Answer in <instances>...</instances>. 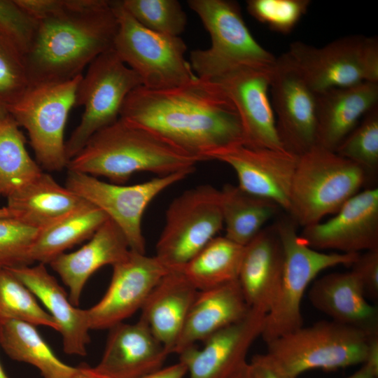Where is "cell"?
<instances>
[{
  "mask_svg": "<svg viewBox=\"0 0 378 378\" xmlns=\"http://www.w3.org/2000/svg\"><path fill=\"white\" fill-rule=\"evenodd\" d=\"M120 118L155 133L200 162L244 144L237 109L221 85L195 77L161 90L139 86L126 98Z\"/></svg>",
  "mask_w": 378,
  "mask_h": 378,
  "instance_id": "cell-1",
  "label": "cell"
},
{
  "mask_svg": "<svg viewBox=\"0 0 378 378\" xmlns=\"http://www.w3.org/2000/svg\"><path fill=\"white\" fill-rule=\"evenodd\" d=\"M34 20L26 52L31 85L81 76L94 59L113 48L118 30L108 0H51L48 10Z\"/></svg>",
  "mask_w": 378,
  "mask_h": 378,
  "instance_id": "cell-2",
  "label": "cell"
},
{
  "mask_svg": "<svg viewBox=\"0 0 378 378\" xmlns=\"http://www.w3.org/2000/svg\"><path fill=\"white\" fill-rule=\"evenodd\" d=\"M199 162L151 131L119 118L94 134L66 168L122 184L137 172H192Z\"/></svg>",
  "mask_w": 378,
  "mask_h": 378,
  "instance_id": "cell-3",
  "label": "cell"
},
{
  "mask_svg": "<svg viewBox=\"0 0 378 378\" xmlns=\"http://www.w3.org/2000/svg\"><path fill=\"white\" fill-rule=\"evenodd\" d=\"M254 356L281 378H298L314 369L334 370L363 364L378 344L355 328L332 321H318L277 337Z\"/></svg>",
  "mask_w": 378,
  "mask_h": 378,
  "instance_id": "cell-4",
  "label": "cell"
},
{
  "mask_svg": "<svg viewBox=\"0 0 378 378\" xmlns=\"http://www.w3.org/2000/svg\"><path fill=\"white\" fill-rule=\"evenodd\" d=\"M211 38V46L190 52V66L200 78L216 80L242 68L270 69L276 57L253 36L239 4L230 0H189Z\"/></svg>",
  "mask_w": 378,
  "mask_h": 378,
  "instance_id": "cell-5",
  "label": "cell"
},
{
  "mask_svg": "<svg viewBox=\"0 0 378 378\" xmlns=\"http://www.w3.org/2000/svg\"><path fill=\"white\" fill-rule=\"evenodd\" d=\"M367 176L354 162L315 146L298 157L287 212L302 227L321 222L358 193Z\"/></svg>",
  "mask_w": 378,
  "mask_h": 378,
  "instance_id": "cell-6",
  "label": "cell"
},
{
  "mask_svg": "<svg viewBox=\"0 0 378 378\" xmlns=\"http://www.w3.org/2000/svg\"><path fill=\"white\" fill-rule=\"evenodd\" d=\"M281 241L284 262L281 281L267 314L260 337L267 344L303 326L301 302L309 285L322 271L337 265L351 267L359 253H325L309 246L289 217L274 223Z\"/></svg>",
  "mask_w": 378,
  "mask_h": 378,
  "instance_id": "cell-7",
  "label": "cell"
},
{
  "mask_svg": "<svg viewBox=\"0 0 378 378\" xmlns=\"http://www.w3.org/2000/svg\"><path fill=\"white\" fill-rule=\"evenodd\" d=\"M118 30L113 49L137 74L142 86L161 90L186 83L196 77L186 59L187 46L180 36L151 31L139 23L124 8L112 1Z\"/></svg>",
  "mask_w": 378,
  "mask_h": 378,
  "instance_id": "cell-8",
  "label": "cell"
},
{
  "mask_svg": "<svg viewBox=\"0 0 378 378\" xmlns=\"http://www.w3.org/2000/svg\"><path fill=\"white\" fill-rule=\"evenodd\" d=\"M81 77L31 85L20 99L6 106L18 125L27 130L37 163L48 171L67 167L64 130Z\"/></svg>",
  "mask_w": 378,
  "mask_h": 378,
  "instance_id": "cell-9",
  "label": "cell"
},
{
  "mask_svg": "<svg viewBox=\"0 0 378 378\" xmlns=\"http://www.w3.org/2000/svg\"><path fill=\"white\" fill-rule=\"evenodd\" d=\"M141 85L140 77L113 48L89 64L76 90L75 106H83L84 111L79 124L65 142L68 160L82 149L94 134L120 118L127 96Z\"/></svg>",
  "mask_w": 378,
  "mask_h": 378,
  "instance_id": "cell-10",
  "label": "cell"
},
{
  "mask_svg": "<svg viewBox=\"0 0 378 378\" xmlns=\"http://www.w3.org/2000/svg\"><path fill=\"white\" fill-rule=\"evenodd\" d=\"M285 55L316 94L364 81L378 83L377 37L347 36L322 47L294 41Z\"/></svg>",
  "mask_w": 378,
  "mask_h": 378,
  "instance_id": "cell-11",
  "label": "cell"
},
{
  "mask_svg": "<svg viewBox=\"0 0 378 378\" xmlns=\"http://www.w3.org/2000/svg\"><path fill=\"white\" fill-rule=\"evenodd\" d=\"M223 227L220 190L210 185L187 190L167 209L155 256L169 270H180Z\"/></svg>",
  "mask_w": 378,
  "mask_h": 378,
  "instance_id": "cell-12",
  "label": "cell"
},
{
  "mask_svg": "<svg viewBox=\"0 0 378 378\" xmlns=\"http://www.w3.org/2000/svg\"><path fill=\"white\" fill-rule=\"evenodd\" d=\"M190 173L179 172L141 183L125 186L69 171L66 187L104 211L122 230L131 251L146 253V242L141 230L144 211L157 195Z\"/></svg>",
  "mask_w": 378,
  "mask_h": 378,
  "instance_id": "cell-13",
  "label": "cell"
},
{
  "mask_svg": "<svg viewBox=\"0 0 378 378\" xmlns=\"http://www.w3.org/2000/svg\"><path fill=\"white\" fill-rule=\"evenodd\" d=\"M270 90L281 141L300 156L316 146V93L285 53L272 69Z\"/></svg>",
  "mask_w": 378,
  "mask_h": 378,
  "instance_id": "cell-14",
  "label": "cell"
},
{
  "mask_svg": "<svg viewBox=\"0 0 378 378\" xmlns=\"http://www.w3.org/2000/svg\"><path fill=\"white\" fill-rule=\"evenodd\" d=\"M112 267L106 293L86 309L90 330L110 329L141 309L152 289L170 270L155 255L131 250Z\"/></svg>",
  "mask_w": 378,
  "mask_h": 378,
  "instance_id": "cell-15",
  "label": "cell"
},
{
  "mask_svg": "<svg viewBox=\"0 0 378 378\" xmlns=\"http://www.w3.org/2000/svg\"><path fill=\"white\" fill-rule=\"evenodd\" d=\"M299 235L309 246L321 251L360 253L377 248V188L358 192L333 217L303 227Z\"/></svg>",
  "mask_w": 378,
  "mask_h": 378,
  "instance_id": "cell-16",
  "label": "cell"
},
{
  "mask_svg": "<svg viewBox=\"0 0 378 378\" xmlns=\"http://www.w3.org/2000/svg\"><path fill=\"white\" fill-rule=\"evenodd\" d=\"M298 157L285 149L251 148L241 144L218 151L211 160L230 166L242 190L270 200L288 211Z\"/></svg>",
  "mask_w": 378,
  "mask_h": 378,
  "instance_id": "cell-17",
  "label": "cell"
},
{
  "mask_svg": "<svg viewBox=\"0 0 378 378\" xmlns=\"http://www.w3.org/2000/svg\"><path fill=\"white\" fill-rule=\"evenodd\" d=\"M272 69L242 68L215 81L221 85L237 109L245 146L284 150L269 98Z\"/></svg>",
  "mask_w": 378,
  "mask_h": 378,
  "instance_id": "cell-18",
  "label": "cell"
},
{
  "mask_svg": "<svg viewBox=\"0 0 378 378\" xmlns=\"http://www.w3.org/2000/svg\"><path fill=\"white\" fill-rule=\"evenodd\" d=\"M266 314L253 309L240 321L224 328L203 341L182 351L179 361L189 378H229L246 363L248 351L260 337Z\"/></svg>",
  "mask_w": 378,
  "mask_h": 378,
  "instance_id": "cell-19",
  "label": "cell"
},
{
  "mask_svg": "<svg viewBox=\"0 0 378 378\" xmlns=\"http://www.w3.org/2000/svg\"><path fill=\"white\" fill-rule=\"evenodd\" d=\"M284 253L274 224L244 246L238 283L248 307L267 315L276 300L283 274Z\"/></svg>",
  "mask_w": 378,
  "mask_h": 378,
  "instance_id": "cell-20",
  "label": "cell"
},
{
  "mask_svg": "<svg viewBox=\"0 0 378 378\" xmlns=\"http://www.w3.org/2000/svg\"><path fill=\"white\" fill-rule=\"evenodd\" d=\"M312 306L331 321L378 337V308L370 304L362 285L351 271L329 273L315 280L309 288Z\"/></svg>",
  "mask_w": 378,
  "mask_h": 378,
  "instance_id": "cell-21",
  "label": "cell"
},
{
  "mask_svg": "<svg viewBox=\"0 0 378 378\" xmlns=\"http://www.w3.org/2000/svg\"><path fill=\"white\" fill-rule=\"evenodd\" d=\"M99 364L101 371L115 378H138L162 367L169 355L147 323H120L110 329Z\"/></svg>",
  "mask_w": 378,
  "mask_h": 378,
  "instance_id": "cell-22",
  "label": "cell"
},
{
  "mask_svg": "<svg viewBox=\"0 0 378 378\" xmlns=\"http://www.w3.org/2000/svg\"><path fill=\"white\" fill-rule=\"evenodd\" d=\"M377 106L378 83L364 81L317 93L316 146L335 151Z\"/></svg>",
  "mask_w": 378,
  "mask_h": 378,
  "instance_id": "cell-23",
  "label": "cell"
},
{
  "mask_svg": "<svg viewBox=\"0 0 378 378\" xmlns=\"http://www.w3.org/2000/svg\"><path fill=\"white\" fill-rule=\"evenodd\" d=\"M39 299L59 327L63 350L69 355L85 356L90 342L86 309L73 305L64 288L46 265L7 268Z\"/></svg>",
  "mask_w": 378,
  "mask_h": 378,
  "instance_id": "cell-24",
  "label": "cell"
},
{
  "mask_svg": "<svg viewBox=\"0 0 378 378\" xmlns=\"http://www.w3.org/2000/svg\"><path fill=\"white\" fill-rule=\"evenodd\" d=\"M130 251L123 232L108 218L86 244L74 252L59 255L49 265L68 287L69 299L76 307L89 278L99 268L122 260Z\"/></svg>",
  "mask_w": 378,
  "mask_h": 378,
  "instance_id": "cell-25",
  "label": "cell"
},
{
  "mask_svg": "<svg viewBox=\"0 0 378 378\" xmlns=\"http://www.w3.org/2000/svg\"><path fill=\"white\" fill-rule=\"evenodd\" d=\"M238 281L198 290L190 308L174 353L203 342L214 333L242 319L249 312Z\"/></svg>",
  "mask_w": 378,
  "mask_h": 378,
  "instance_id": "cell-26",
  "label": "cell"
},
{
  "mask_svg": "<svg viewBox=\"0 0 378 378\" xmlns=\"http://www.w3.org/2000/svg\"><path fill=\"white\" fill-rule=\"evenodd\" d=\"M197 292L180 270H172L152 289L140 309V318L169 354L174 353Z\"/></svg>",
  "mask_w": 378,
  "mask_h": 378,
  "instance_id": "cell-27",
  "label": "cell"
},
{
  "mask_svg": "<svg viewBox=\"0 0 378 378\" xmlns=\"http://www.w3.org/2000/svg\"><path fill=\"white\" fill-rule=\"evenodd\" d=\"M6 199L14 218L38 230L89 203L43 172Z\"/></svg>",
  "mask_w": 378,
  "mask_h": 378,
  "instance_id": "cell-28",
  "label": "cell"
},
{
  "mask_svg": "<svg viewBox=\"0 0 378 378\" xmlns=\"http://www.w3.org/2000/svg\"><path fill=\"white\" fill-rule=\"evenodd\" d=\"M0 346L13 360L36 368L43 378H71L77 367L58 358L36 326L15 319H0Z\"/></svg>",
  "mask_w": 378,
  "mask_h": 378,
  "instance_id": "cell-29",
  "label": "cell"
},
{
  "mask_svg": "<svg viewBox=\"0 0 378 378\" xmlns=\"http://www.w3.org/2000/svg\"><path fill=\"white\" fill-rule=\"evenodd\" d=\"M108 219L104 211L90 203L75 210L39 230L30 251L31 260L49 264L68 248L90 239Z\"/></svg>",
  "mask_w": 378,
  "mask_h": 378,
  "instance_id": "cell-30",
  "label": "cell"
},
{
  "mask_svg": "<svg viewBox=\"0 0 378 378\" xmlns=\"http://www.w3.org/2000/svg\"><path fill=\"white\" fill-rule=\"evenodd\" d=\"M220 192L225 237L243 246L280 209L274 202L249 194L238 186L226 184Z\"/></svg>",
  "mask_w": 378,
  "mask_h": 378,
  "instance_id": "cell-31",
  "label": "cell"
},
{
  "mask_svg": "<svg viewBox=\"0 0 378 378\" xmlns=\"http://www.w3.org/2000/svg\"><path fill=\"white\" fill-rule=\"evenodd\" d=\"M244 246L216 237L180 270L197 290L237 281Z\"/></svg>",
  "mask_w": 378,
  "mask_h": 378,
  "instance_id": "cell-32",
  "label": "cell"
},
{
  "mask_svg": "<svg viewBox=\"0 0 378 378\" xmlns=\"http://www.w3.org/2000/svg\"><path fill=\"white\" fill-rule=\"evenodd\" d=\"M42 172L27 150L20 126L8 113L0 120V197L7 198Z\"/></svg>",
  "mask_w": 378,
  "mask_h": 378,
  "instance_id": "cell-33",
  "label": "cell"
},
{
  "mask_svg": "<svg viewBox=\"0 0 378 378\" xmlns=\"http://www.w3.org/2000/svg\"><path fill=\"white\" fill-rule=\"evenodd\" d=\"M33 293L7 268L0 267V319H15L57 331L53 318L38 303Z\"/></svg>",
  "mask_w": 378,
  "mask_h": 378,
  "instance_id": "cell-34",
  "label": "cell"
},
{
  "mask_svg": "<svg viewBox=\"0 0 378 378\" xmlns=\"http://www.w3.org/2000/svg\"><path fill=\"white\" fill-rule=\"evenodd\" d=\"M26 48L19 38L0 23V103H15L30 87Z\"/></svg>",
  "mask_w": 378,
  "mask_h": 378,
  "instance_id": "cell-35",
  "label": "cell"
},
{
  "mask_svg": "<svg viewBox=\"0 0 378 378\" xmlns=\"http://www.w3.org/2000/svg\"><path fill=\"white\" fill-rule=\"evenodd\" d=\"M124 8L141 25L159 34L179 36L187 17L177 0H121Z\"/></svg>",
  "mask_w": 378,
  "mask_h": 378,
  "instance_id": "cell-36",
  "label": "cell"
},
{
  "mask_svg": "<svg viewBox=\"0 0 378 378\" xmlns=\"http://www.w3.org/2000/svg\"><path fill=\"white\" fill-rule=\"evenodd\" d=\"M335 152L368 175L378 169V106L370 111L340 143Z\"/></svg>",
  "mask_w": 378,
  "mask_h": 378,
  "instance_id": "cell-37",
  "label": "cell"
},
{
  "mask_svg": "<svg viewBox=\"0 0 378 378\" xmlns=\"http://www.w3.org/2000/svg\"><path fill=\"white\" fill-rule=\"evenodd\" d=\"M38 232L14 217L0 218V267L14 268L32 264L30 251Z\"/></svg>",
  "mask_w": 378,
  "mask_h": 378,
  "instance_id": "cell-38",
  "label": "cell"
},
{
  "mask_svg": "<svg viewBox=\"0 0 378 378\" xmlns=\"http://www.w3.org/2000/svg\"><path fill=\"white\" fill-rule=\"evenodd\" d=\"M310 4L309 0H248L246 9L271 30L287 34L307 13Z\"/></svg>",
  "mask_w": 378,
  "mask_h": 378,
  "instance_id": "cell-39",
  "label": "cell"
},
{
  "mask_svg": "<svg viewBox=\"0 0 378 378\" xmlns=\"http://www.w3.org/2000/svg\"><path fill=\"white\" fill-rule=\"evenodd\" d=\"M0 23L19 38L27 52L34 32L35 20L16 0H0Z\"/></svg>",
  "mask_w": 378,
  "mask_h": 378,
  "instance_id": "cell-40",
  "label": "cell"
},
{
  "mask_svg": "<svg viewBox=\"0 0 378 378\" xmlns=\"http://www.w3.org/2000/svg\"><path fill=\"white\" fill-rule=\"evenodd\" d=\"M351 271L359 279L367 298L378 299V248L359 253L351 265Z\"/></svg>",
  "mask_w": 378,
  "mask_h": 378,
  "instance_id": "cell-41",
  "label": "cell"
},
{
  "mask_svg": "<svg viewBox=\"0 0 378 378\" xmlns=\"http://www.w3.org/2000/svg\"><path fill=\"white\" fill-rule=\"evenodd\" d=\"M187 374L186 366L181 361L162 367L155 371L142 375L138 378H185Z\"/></svg>",
  "mask_w": 378,
  "mask_h": 378,
  "instance_id": "cell-42",
  "label": "cell"
},
{
  "mask_svg": "<svg viewBox=\"0 0 378 378\" xmlns=\"http://www.w3.org/2000/svg\"><path fill=\"white\" fill-rule=\"evenodd\" d=\"M346 378H378V346L372 349L368 360L360 369Z\"/></svg>",
  "mask_w": 378,
  "mask_h": 378,
  "instance_id": "cell-43",
  "label": "cell"
},
{
  "mask_svg": "<svg viewBox=\"0 0 378 378\" xmlns=\"http://www.w3.org/2000/svg\"><path fill=\"white\" fill-rule=\"evenodd\" d=\"M248 363L253 378H281L271 368L254 356Z\"/></svg>",
  "mask_w": 378,
  "mask_h": 378,
  "instance_id": "cell-44",
  "label": "cell"
},
{
  "mask_svg": "<svg viewBox=\"0 0 378 378\" xmlns=\"http://www.w3.org/2000/svg\"><path fill=\"white\" fill-rule=\"evenodd\" d=\"M71 378H115L99 370L96 366L82 365L77 367L76 373Z\"/></svg>",
  "mask_w": 378,
  "mask_h": 378,
  "instance_id": "cell-45",
  "label": "cell"
},
{
  "mask_svg": "<svg viewBox=\"0 0 378 378\" xmlns=\"http://www.w3.org/2000/svg\"><path fill=\"white\" fill-rule=\"evenodd\" d=\"M229 378H253L249 363L247 362L244 363Z\"/></svg>",
  "mask_w": 378,
  "mask_h": 378,
  "instance_id": "cell-46",
  "label": "cell"
},
{
  "mask_svg": "<svg viewBox=\"0 0 378 378\" xmlns=\"http://www.w3.org/2000/svg\"><path fill=\"white\" fill-rule=\"evenodd\" d=\"M13 217V213L6 207L0 208V218Z\"/></svg>",
  "mask_w": 378,
  "mask_h": 378,
  "instance_id": "cell-47",
  "label": "cell"
},
{
  "mask_svg": "<svg viewBox=\"0 0 378 378\" xmlns=\"http://www.w3.org/2000/svg\"><path fill=\"white\" fill-rule=\"evenodd\" d=\"M0 378H9L7 374L5 373L1 363H0Z\"/></svg>",
  "mask_w": 378,
  "mask_h": 378,
  "instance_id": "cell-48",
  "label": "cell"
}]
</instances>
